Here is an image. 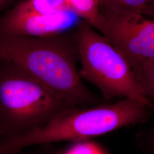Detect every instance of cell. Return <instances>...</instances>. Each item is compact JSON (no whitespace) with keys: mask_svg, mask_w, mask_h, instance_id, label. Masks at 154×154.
<instances>
[{"mask_svg":"<svg viewBox=\"0 0 154 154\" xmlns=\"http://www.w3.org/2000/svg\"><path fill=\"white\" fill-rule=\"evenodd\" d=\"M0 60L14 64L72 106L99 104L77 70L79 59L75 30L37 38L15 35L0 29Z\"/></svg>","mask_w":154,"mask_h":154,"instance_id":"6da1fadb","label":"cell"},{"mask_svg":"<svg viewBox=\"0 0 154 154\" xmlns=\"http://www.w3.org/2000/svg\"><path fill=\"white\" fill-rule=\"evenodd\" d=\"M148 106L125 98L114 104L67 109L44 126L13 138L0 140V154H17L32 146L69 141L86 142L91 138L148 119Z\"/></svg>","mask_w":154,"mask_h":154,"instance_id":"7a4b0ae2","label":"cell"},{"mask_svg":"<svg viewBox=\"0 0 154 154\" xmlns=\"http://www.w3.org/2000/svg\"><path fill=\"white\" fill-rule=\"evenodd\" d=\"M71 107L14 64L0 60V140L44 126Z\"/></svg>","mask_w":154,"mask_h":154,"instance_id":"3957f363","label":"cell"},{"mask_svg":"<svg viewBox=\"0 0 154 154\" xmlns=\"http://www.w3.org/2000/svg\"><path fill=\"white\" fill-rule=\"evenodd\" d=\"M79 75L99 89L106 98L133 99L154 110L125 58L100 33L82 20L75 30Z\"/></svg>","mask_w":154,"mask_h":154,"instance_id":"277c9868","label":"cell"},{"mask_svg":"<svg viewBox=\"0 0 154 154\" xmlns=\"http://www.w3.org/2000/svg\"><path fill=\"white\" fill-rule=\"evenodd\" d=\"M97 31L132 67L154 60V20L142 13L100 6Z\"/></svg>","mask_w":154,"mask_h":154,"instance_id":"5b68a950","label":"cell"},{"mask_svg":"<svg viewBox=\"0 0 154 154\" xmlns=\"http://www.w3.org/2000/svg\"><path fill=\"white\" fill-rule=\"evenodd\" d=\"M81 21L69 10L20 14L8 10L0 18V29L15 35L48 38L72 32Z\"/></svg>","mask_w":154,"mask_h":154,"instance_id":"8992f818","label":"cell"},{"mask_svg":"<svg viewBox=\"0 0 154 154\" xmlns=\"http://www.w3.org/2000/svg\"><path fill=\"white\" fill-rule=\"evenodd\" d=\"M68 10L98 30L100 21V0H64Z\"/></svg>","mask_w":154,"mask_h":154,"instance_id":"52a82bcc","label":"cell"},{"mask_svg":"<svg viewBox=\"0 0 154 154\" xmlns=\"http://www.w3.org/2000/svg\"><path fill=\"white\" fill-rule=\"evenodd\" d=\"M131 69L144 93L154 103V60L144 62Z\"/></svg>","mask_w":154,"mask_h":154,"instance_id":"ba28073f","label":"cell"},{"mask_svg":"<svg viewBox=\"0 0 154 154\" xmlns=\"http://www.w3.org/2000/svg\"><path fill=\"white\" fill-rule=\"evenodd\" d=\"M151 0H100V6L105 8L142 13Z\"/></svg>","mask_w":154,"mask_h":154,"instance_id":"9c48e42d","label":"cell"},{"mask_svg":"<svg viewBox=\"0 0 154 154\" xmlns=\"http://www.w3.org/2000/svg\"><path fill=\"white\" fill-rule=\"evenodd\" d=\"M64 154H103L94 144L83 142L77 143Z\"/></svg>","mask_w":154,"mask_h":154,"instance_id":"30bf717a","label":"cell"},{"mask_svg":"<svg viewBox=\"0 0 154 154\" xmlns=\"http://www.w3.org/2000/svg\"><path fill=\"white\" fill-rule=\"evenodd\" d=\"M140 144L148 154H154V125L144 140H140Z\"/></svg>","mask_w":154,"mask_h":154,"instance_id":"8fae6325","label":"cell"},{"mask_svg":"<svg viewBox=\"0 0 154 154\" xmlns=\"http://www.w3.org/2000/svg\"><path fill=\"white\" fill-rule=\"evenodd\" d=\"M15 0H0V13L8 9Z\"/></svg>","mask_w":154,"mask_h":154,"instance_id":"7c38bea8","label":"cell"}]
</instances>
